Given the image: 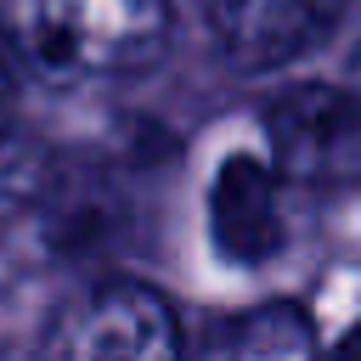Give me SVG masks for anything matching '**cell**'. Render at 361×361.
Returning a JSON list of instances; mask_svg holds the SVG:
<instances>
[{"label": "cell", "mask_w": 361, "mask_h": 361, "mask_svg": "<svg viewBox=\"0 0 361 361\" xmlns=\"http://www.w3.org/2000/svg\"><path fill=\"white\" fill-rule=\"evenodd\" d=\"M169 39V0H0V45L45 79L147 68Z\"/></svg>", "instance_id": "6da1fadb"}, {"label": "cell", "mask_w": 361, "mask_h": 361, "mask_svg": "<svg viewBox=\"0 0 361 361\" xmlns=\"http://www.w3.org/2000/svg\"><path fill=\"white\" fill-rule=\"evenodd\" d=\"M271 169L299 186L361 180V102L338 85H288L265 102Z\"/></svg>", "instance_id": "7a4b0ae2"}, {"label": "cell", "mask_w": 361, "mask_h": 361, "mask_svg": "<svg viewBox=\"0 0 361 361\" xmlns=\"http://www.w3.org/2000/svg\"><path fill=\"white\" fill-rule=\"evenodd\" d=\"M56 361H180V322L152 282H96L56 333Z\"/></svg>", "instance_id": "3957f363"}, {"label": "cell", "mask_w": 361, "mask_h": 361, "mask_svg": "<svg viewBox=\"0 0 361 361\" xmlns=\"http://www.w3.org/2000/svg\"><path fill=\"white\" fill-rule=\"evenodd\" d=\"M209 237L226 265H265L282 254L288 237V203H282V175L254 158L231 152L214 180H209Z\"/></svg>", "instance_id": "277c9868"}, {"label": "cell", "mask_w": 361, "mask_h": 361, "mask_svg": "<svg viewBox=\"0 0 361 361\" xmlns=\"http://www.w3.org/2000/svg\"><path fill=\"white\" fill-rule=\"evenodd\" d=\"M338 17H344V0H214L209 6V23H214L220 51L243 73L288 68Z\"/></svg>", "instance_id": "5b68a950"}, {"label": "cell", "mask_w": 361, "mask_h": 361, "mask_svg": "<svg viewBox=\"0 0 361 361\" xmlns=\"http://www.w3.org/2000/svg\"><path fill=\"white\" fill-rule=\"evenodd\" d=\"M209 361H322L316 344V322L305 305H254L243 316H231L214 333V355Z\"/></svg>", "instance_id": "8992f818"}, {"label": "cell", "mask_w": 361, "mask_h": 361, "mask_svg": "<svg viewBox=\"0 0 361 361\" xmlns=\"http://www.w3.org/2000/svg\"><path fill=\"white\" fill-rule=\"evenodd\" d=\"M45 180H51L45 147L28 141L17 124H0V231L17 226L45 197Z\"/></svg>", "instance_id": "52a82bcc"}, {"label": "cell", "mask_w": 361, "mask_h": 361, "mask_svg": "<svg viewBox=\"0 0 361 361\" xmlns=\"http://www.w3.org/2000/svg\"><path fill=\"white\" fill-rule=\"evenodd\" d=\"M327 361H361V322H355V333H350V338H344V344H338Z\"/></svg>", "instance_id": "ba28073f"}, {"label": "cell", "mask_w": 361, "mask_h": 361, "mask_svg": "<svg viewBox=\"0 0 361 361\" xmlns=\"http://www.w3.org/2000/svg\"><path fill=\"white\" fill-rule=\"evenodd\" d=\"M6 96H11V51L0 45V102H6Z\"/></svg>", "instance_id": "9c48e42d"}]
</instances>
